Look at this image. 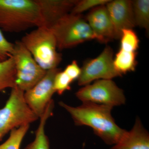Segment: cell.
<instances>
[{"mask_svg":"<svg viewBox=\"0 0 149 149\" xmlns=\"http://www.w3.org/2000/svg\"><path fill=\"white\" fill-rule=\"evenodd\" d=\"M132 7L136 26L146 30H149V0L132 1Z\"/></svg>","mask_w":149,"mask_h":149,"instance_id":"cell-16","label":"cell"},{"mask_svg":"<svg viewBox=\"0 0 149 149\" xmlns=\"http://www.w3.org/2000/svg\"><path fill=\"white\" fill-rule=\"evenodd\" d=\"M61 70L57 68L48 70L42 79L34 87L24 93V97L28 105L39 118L43 114L52 97L56 93L54 80L57 73Z\"/></svg>","mask_w":149,"mask_h":149,"instance_id":"cell-9","label":"cell"},{"mask_svg":"<svg viewBox=\"0 0 149 149\" xmlns=\"http://www.w3.org/2000/svg\"><path fill=\"white\" fill-rule=\"evenodd\" d=\"M12 56L16 72V86L24 92L34 87L47 73V71L38 65L20 41L14 44Z\"/></svg>","mask_w":149,"mask_h":149,"instance_id":"cell-6","label":"cell"},{"mask_svg":"<svg viewBox=\"0 0 149 149\" xmlns=\"http://www.w3.org/2000/svg\"><path fill=\"white\" fill-rule=\"evenodd\" d=\"M77 98L83 102L113 107L125 103L124 92L112 80H96L85 85L76 92Z\"/></svg>","mask_w":149,"mask_h":149,"instance_id":"cell-7","label":"cell"},{"mask_svg":"<svg viewBox=\"0 0 149 149\" xmlns=\"http://www.w3.org/2000/svg\"><path fill=\"white\" fill-rule=\"evenodd\" d=\"M85 18L98 42L107 43L116 40L114 28L106 5L92 9Z\"/></svg>","mask_w":149,"mask_h":149,"instance_id":"cell-11","label":"cell"},{"mask_svg":"<svg viewBox=\"0 0 149 149\" xmlns=\"http://www.w3.org/2000/svg\"><path fill=\"white\" fill-rule=\"evenodd\" d=\"M111 149H149V133L139 118L131 130Z\"/></svg>","mask_w":149,"mask_h":149,"instance_id":"cell-13","label":"cell"},{"mask_svg":"<svg viewBox=\"0 0 149 149\" xmlns=\"http://www.w3.org/2000/svg\"><path fill=\"white\" fill-rule=\"evenodd\" d=\"M137 54V52H127L119 49L113 58V65L117 72L122 75L135 71L138 64Z\"/></svg>","mask_w":149,"mask_h":149,"instance_id":"cell-15","label":"cell"},{"mask_svg":"<svg viewBox=\"0 0 149 149\" xmlns=\"http://www.w3.org/2000/svg\"><path fill=\"white\" fill-rule=\"evenodd\" d=\"M29 126L30 125H23L12 130L8 139L0 145V149H19Z\"/></svg>","mask_w":149,"mask_h":149,"instance_id":"cell-18","label":"cell"},{"mask_svg":"<svg viewBox=\"0 0 149 149\" xmlns=\"http://www.w3.org/2000/svg\"><path fill=\"white\" fill-rule=\"evenodd\" d=\"M13 49L14 44L6 40L0 29V62L12 56Z\"/></svg>","mask_w":149,"mask_h":149,"instance_id":"cell-22","label":"cell"},{"mask_svg":"<svg viewBox=\"0 0 149 149\" xmlns=\"http://www.w3.org/2000/svg\"><path fill=\"white\" fill-rule=\"evenodd\" d=\"M15 66L12 56L0 62V91L16 86Z\"/></svg>","mask_w":149,"mask_h":149,"instance_id":"cell-17","label":"cell"},{"mask_svg":"<svg viewBox=\"0 0 149 149\" xmlns=\"http://www.w3.org/2000/svg\"><path fill=\"white\" fill-rule=\"evenodd\" d=\"M120 39V49L127 52H137L139 48L140 40L133 29L122 30Z\"/></svg>","mask_w":149,"mask_h":149,"instance_id":"cell-19","label":"cell"},{"mask_svg":"<svg viewBox=\"0 0 149 149\" xmlns=\"http://www.w3.org/2000/svg\"><path fill=\"white\" fill-rule=\"evenodd\" d=\"M83 103L77 107L70 106L63 102L59 104L70 114L75 125L91 127L95 134L107 145H115L124 137L127 131L116 123L111 113L113 107Z\"/></svg>","mask_w":149,"mask_h":149,"instance_id":"cell-1","label":"cell"},{"mask_svg":"<svg viewBox=\"0 0 149 149\" xmlns=\"http://www.w3.org/2000/svg\"><path fill=\"white\" fill-rule=\"evenodd\" d=\"M113 52L109 46H106L95 58L84 62L78 80L80 86L89 85L93 81L104 79L112 80L122 75L115 68Z\"/></svg>","mask_w":149,"mask_h":149,"instance_id":"cell-8","label":"cell"},{"mask_svg":"<svg viewBox=\"0 0 149 149\" xmlns=\"http://www.w3.org/2000/svg\"><path fill=\"white\" fill-rule=\"evenodd\" d=\"M63 71L73 82L74 80H78L81 74V69L77 61L74 60L66 67Z\"/></svg>","mask_w":149,"mask_h":149,"instance_id":"cell-23","label":"cell"},{"mask_svg":"<svg viewBox=\"0 0 149 149\" xmlns=\"http://www.w3.org/2000/svg\"><path fill=\"white\" fill-rule=\"evenodd\" d=\"M72 81L64 71H59L55 77L54 80V89L56 93L61 95L65 91L71 89L70 85Z\"/></svg>","mask_w":149,"mask_h":149,"instance_id":"cell-21","label":"cell"},{"mask_svg":"<svg viewBox=\"0 0 149 149\" xmlns=\"http://www.w3.org/2000/svg\"><path fill=\"white\" fill-rule=\"evenodd\" d=\"M36 62L46 71L57 68L62 60L56 41L50 29L44 27L27 33L21 40Z\"/></svg>","mask_w":149,"mask_h":149,"instance_id":"cell-3","label":"cell"},{"mask_svg":"<svg viewBox=\"0 0 149 149\" xmlns=\"http://www.w3.org/2000/svg\"><path fill=\"white\" fill-rule=\"evenodd\" d=\"M50 29L55 37L59 50L70 49L96 40L90 25L82 14H68Z\"/></svg>","mask_w":149,"mask_h":149,"instance_id":"cell-4","label":"cell"},{"mask_svg":"<svg viewBox=\"0 0 149 149\" xmlns=\"http://www.w3.org/2000/svg\"><path fill=\"white\" fill-rule=\"evenodd\" d=\"M54 107L53 100L48 104L42 115L40 118V124L35 132V140L24 148V149H50L49 141L45 132L46 122L53 115Z\"/></svg>","mask_w":149,"mask_h":149,"instance_id":"cell-14","label":"cell"},{"mask_svg":"<svg viewBox=\"0 0 149 149\" xmlns=\"http://www.w3.org/2000/svg\"><path fill=\"white\" fill-rule=\"evenodd\" d=\"M40 8L42 26L50 29L71 12L78 0H36Z\"/></svg>","mask_w":149,"mask_h":149,"instance_id":"cell-12","label":"cell"},{"mask_svg":"<svg viewBox=\"0 0 149 149\" xmlns=\"http://www.w3.org/2000/svg\"><path fill=\"white\" fill-rule=\"evenodd\" d=\"M42 26L36 0H0V29L18 33Z\"/></svg>","mask_w":149,"mask_h":149,"instance_id":"cell-2","label":"cell"},{"mask_svg":"<svg viewBox=\"0 0 149 149\" xmlns=\"http://www.w3.org/2000/svg\"><path fill=\"white\" fill-rule=\"evenodd\" d=\"M106 6L114 28L116 40L120 39L123 29L136 27L132 1L110 0Z\"/></svg>","mask_w":149,"mask_h":149,"instance_id":"cell-10","label":"cell"},{"mask_svg":"<svg viewBox=\"0 0 149 149\" xmlns=\"http://www.w3.org/2000/svg\"><path fill=\"white\" fill-rule=\"evenodd\" d=\"M24 93L17 86L12 88L5 105L0 109V141L13 129L39 119L26 103Z\"/></svg>","mask_w":149,"mask_h":149,"instance_id":"cell-5","label":"cell"},{"mask_svg":"<svg viewBox=\"0 0 149 149\" xmlns=\"http://www.w3.org/2000/svg\"><path fill=\"white\" fill-rule=\"evenodd\" d=\"M110 0H81L77 1L70 13L74 14H82L84 12L107 3Z\"/></svg>","mask_w":149,"mask_h":149,"instance_id":"cell-20","label":"cell"}]
</instances>
